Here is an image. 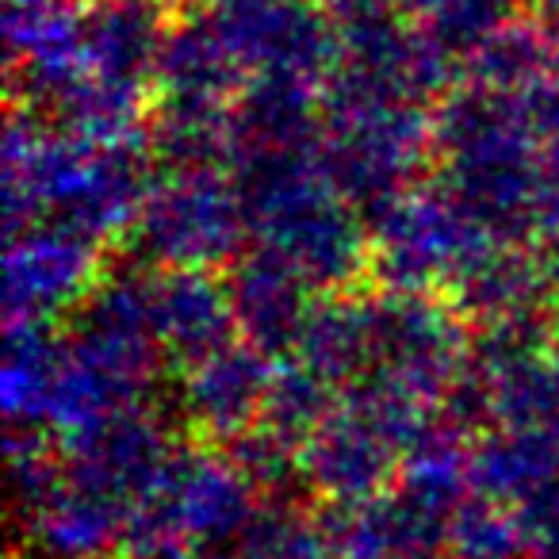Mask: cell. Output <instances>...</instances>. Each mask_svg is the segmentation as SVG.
Instances as JSON below:
<instances>
[{"label": "cell", "instance_id": "obj_9", "mask_svg": "<svg viewBox=\"0 0 559 559\" xmlns=\"http://www.w3.org/2000/svg\"><path fill=\"white\" fill-rule=\"evenodd\" d=\"M528 559H559V525L536 533V544L528 551Z\"/></svg>", "mask_w": 559, "mask_h": 559}, {"label": "cell", "instance_id": "obj_4", "mask_svg": "<svg viewBox=\"0 0 559 559\" xmlns=\"http://www.w3.org/2000/svg\"><path fill=\"white\" fill-rule=\"evenodd\" d=\"M326 533L337 559H411L441 544L444 521L421 510L411 495H368L337 502L326 513Z\"/></svg>", "mask_w": 559, "mask_h": 559}, {"label": "cell", "instance_id": "obj_1", "mask_svg": "<svg viewBox=\"0 0 559 559\" xmlns=\"http://www.w3.org/2000/svg\"><path fill=\"white\" fill-rule=\"evenodd\" d=\"M253 475L211 452L169 456L127 513L131 559H211L253 521Z\"/></svg>", "mask_w": 559, "mask_h": 559}, {"label": "cell", "instance_id": "obj_2", "mask_svg": "<svg viewBox=\"0 0 559 559\" xmlns=\"http://www.w3.org/2000/svg\"><path fill=\"white\" fill-rule=\"evenodd\" d=\"M414 437V411L406 399L388 395L368 411L337 418L314 433L304 452V472L319 495L334 502L380 495L395 472V456Z\"/></svg>", "mask_w": 559, "mask_h": 559}, {"label": "cell", "instance_id": "obj_10", "mask_svg": "<svg viewBox=\"0 0 559 559\" xmlns=\"http://www.w3.org/2000/svg\"><path fill=\"white\" fill-rule=\"evenodd\" d=\"M211 559H218V556H211Z\"/></svg>", "mask_w": 559, "mask_h": 559}, {"label": "cell", "instance_id": "obj_5", "mask_svg": "<svg viewBox=\"0 0 559 559\" xmlns=\"http://www.w3.org/2000/svg\"><path fill=\"white\" fill-rule=\"evenodd\" d=\"M472 483L518 506L559 490V418L513 421L472 456Z\"/></svg>", "mask_w": 559, "mask_h": 559}, {"label": "cell", "instance_id": "obj_8", "mask_svg": "<svg viewBox=\"0 0 559 559\" xmlns=\"http://www.w3.org/2000/svg\"><path fill=\"white\" fill-rule=\"evenodd\" d=\"M257 403H261V380L253 368L234 365V360L211 365L192 388L195 418L215 433H238L253 418Z\"/></svg>", "mask_w": 559, "mask_h": 559}, {"label": "cell", "instance_id": "obj_6", "mask_svg": "<svg viewBox=\"0 0 559 559\" xmlns=\"http://www.w3.org/2000/svg\"><path fill=\"white\" fill-rule=\"evenodd\" d=\"M536 544V528L525 506L495 495L460 498L444 521L441 548L449 559H528Z\"/></svg>", "mask_w": 559, "mask_h": 559}, {"label": "cell", "instance_id": "obj_3", "mask_svg": "<svg viewBox=\"0 0 559 559\" xmlns=\"http://www.w3.org/2000/svg\"><path fill=\"white\" fill-rule=\"evenodd\" d=\"M20 513L27 540L47 559H108L123 548L131 506L62 467V475Z\"/></svg>", "mask_w": 559, "mask_h": 559}, {"label": "cell", "instance_id": "obj_7", "mask_svg": "<svg viewBox=\"0 0 559 559\" xmlns=\"http://www.w3.org/2000/svg\"><path fill=\"white\" fill-rule=\"evenodd\" d=\"M234 559H337L326 521L296 506H264L234 540Z\"/></svg>", "mask_w": 559, "mask_h": 559}]
</instances>
